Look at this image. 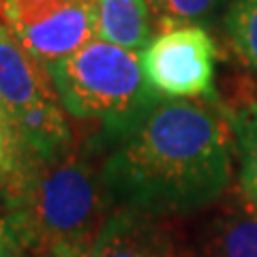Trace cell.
Instances as JSON below:
<instances>
[{
	"mask_svg": "<svg viewBox=\"0 0 257 257\" xmlns=\"http://www.w3.org/2000/svg\"><path fill=\"white\" fill-rule=\"evenodd\" d=\"M231 128L212 103L157 96L131 122L101 133L103 182L116 210L184 214L231 182Z\"/></svg>",
	"mask_w": 257,
	"mask_h": 257,
	"instance_id": "obj_1",
	"label": "cell"
},
{
	"mask_svg": "<svg viewBox=\"0 0 257 257\" xmlns=\"http://www.w3.org/2000/svg\"><path fill=\"white\" fill-rule=\"evenodd\" d=\"M92 150L71 144L37 157L9 144L0 165V195L22 251L56 257L92 242L116 212Z\"/></svg>",
	"mask_w": 257,
	"mask_h": 257,
	"instance_id": "obj_2",
	"label": "cell"
},
{
	"mask_svg": "<svg viewBox=\"0 0 257 257\" xmlns=\"http://www.w3.org/2000/svg\"><path fill=\"white\" fill-rule=\"evenodd\" d=\"M47 73L62 107L75 118L99 120L103 133L122 128L159 96L144 77L140 54L101 39L50 62Z\"/></svg>",
	"mask_w": 257,
	"mask_h": 257,
	"instance_id": "obj_3",
	"label": "cell"
},
{
	"mask_svg": "<svg viewBox=\"0 0 257 257\" xmlns=\"http://www.w3.org/2000/svg\"><path fill=\"white\" fill-rule=\"evenodd\" d=\"M216 43L204 26H165L140 52L148 86L165 99L214 101Z\"/></svg>",
	"mask_w": 257,
	"mask_h": 257,
	"instance_id": "obj_4",
	"label": "cell"
},
{
	"mask_svg": "<svg viewBox=\"0 0 257 257\" xmlns=\"http://www.w3.org/2000/svg\"><path fill=\"white\" fill-rule=\"evenodd\" d=\"M13 32L22 45L47 67L94 41L96 5L94 0H64L45 20Z\"/></svg>",
	"mask_w": 257,
	"mask_h": 257,
	"instance_id": "obj_5",
	"label": "cell"
},
{
	"mask_svg": "<svg viewBox=\"0 0 257 257\" xmlns=\"http://www.w3.org/2000/svg\"><path fill=\"white\" fill-rule=\"evenodd\" d=\"M159 216L116 210L88 246L56 257H178L174 238Z\"/></svg>",
	"mask_w": 257,
	"mask_h": 257,
	"instance_id": "obj_6",
	"label": "cell"
},
{
	"mask_svg": "<svg viewBox=\"0 0 257 257\" xmlns=\"http://www.w3.org/2000/svg\"><path fill=\"white\" fill-rule=\"evenodd\" d=\"M0 96L11 114L32 103L58 99L47 67L22 45L5 22H0Z\"/></svg>",
	"mask_w": 257,
	"mask_h": 257,
	"instance_id": "obj_7",
	"label": "cell"
},
{
	"mask_svg": "<svg viewBox=\"0 0 257 257\" xmlns=\"http://www.w3.org/2000/svg\"><path fill=\"white\" fill-rule=\"evenodd\" d=\"M9 144L37 157H50L69 148L73 138L62 103L47 99L13 111V140Z\"/></svg>",
	"mask_w": 257,
	"mask_h": 257,
	"instance_id": "obj_8",
	"label": "cell"
},
{
	"mask_svg": "<svg viewBox=\"0 0 257 257\" xmlns=\"http://www.w3.org/2000/svg\"><path fill=\"white\" fill-rule=\"evenodd\" d=\"M96 37L128 52H144L157 35V13L148 0H94Z\"/></svg>",
	"mask_w": 257,
	"mask_h": 257,
	"instance_id": "obj_9",
	"label": "cell"
},
{
	"mask_svg": "<svg viewBox=\"0 0 257 257\" xmlns=\"http://www.w3.org/2000/svg\"><path fill=\"white\" fill-rule=\"evenodd\" d=\"M199 257H257V210L244 199L206 227Z\"/></svg>",
	"mask_w": 257,
	"mask_h": 257,
	"instance_id": "obj_10",
	"label": "cell"
},
{
	"mask_svg": "<svg viewBox=\"0 0 257 257\" xmlns=\"http://www.w3.org/2000/svg\"><path fill=\"white\" fill-rule=\"evenodd\" d=\"M227 114L238 152L240 193L244 202L257 210V94L242 99Z\"/></svg>",
	"mask_w": 257,
	"mask_h": 257,
	"instance_id": "obj_11",
	"label": "cell"
},
{
	"mask_svg": "<svg viewBox=\"0 0 257 257\" xmlns=\"http://www.w3.org/2000/svg\"><path fill=\"white\" fill-rule=\"evenodd\" d=\"M223 30L236 58L257 73V0H231L225 9Z\"/></svg>",
	"mask_w": 257,
	"mask_h": 257,
	"instance_id": "obj_12",
	"label": "cell"
},
{
	"mask_svg": "<svg viewBox=\"0 0 257 257\" xmlns=\"http://www.w3.org/2000/svg\"><path fill=\"white\" fill-rule=\"evenodd\" d=\"M229 3L231 0H150L163 26H180V24L204 26Z\"/></svg>",
	"mask_w": 257,
	"mask_h": 257,
	"instance_id": "obj_13",
	"label": "cell"
},
{
	"mask_svg": "<svg viewBox=\"0 0 257 257\" xmlns=\"http://www.w3.org/2000/svg\"><path fill=\"white\" fill-rule=\"evenodd\" d=\"M62 3L64 0H7L0 11V18L11 30H18L45 20Z\"/></svg>",
	"mask_w": 257,
	"mask_h": 257,
	"instance_id": "obj_14",
	"label": "cell"
},
{
	"mask_svg": "<svg viewBox=\"0 0 257 257\" xmlns=\"http://www.w3.org/2000/svg\"><path fill=\"white\" fill-rule=\"evenodd\" d=\"M18 253H24L18 242V236L7 219H0V257H15Z\"/></svg>",
	"mask_w": 257,
	"mask_h": 257,
	"instance_id": "obj_15",
	"label": "cell"
},
{
	"mask_svg": "<svg viewBox=\"0 0 257 257\" xmlns=\"http://www.w3.org/2000/svg\"><path fill=\"white\" fill-rule=\"evenodd\" d=\"M0 126L5 128V133L9 135V140H13V114H11V109L5 105L3 96H0Z\"/></svg>",
	"mask_w": 257,
	"mask_h": 257,
	"instance_id": "obj_16",
	"label": "cell"
},
{
	"mask_svg": "<svg viewBox=\"0 0 257 257\" xmlns=\"http://www.w3.org/2000/svg\"><path fill=\"white\" fill-rule=\"evenodd\" d=\"M7 152H9V135L5 133V128L0 126V165L5 163Z\"/></svg>",
	"mask_w": 257,
	"mask_h": 257,
	"instance_id": "obj_17",
	"label": "cell"
},
{
	"mask_svg": "<svg viewBox=\"0 0 257 257\" xmlns=\"http://www.w3.org/2000/svg\"><path fill=\"white\" fill-rule=\"evenodd\" d=\"M5 3H7V0H0V11H3V7H5Z\"/></svg>",
	"mask_w": 257,
	"mask_h": 257,
	"instance_id": "obj_18",
	"label": "cell"
},
{
	"mask_svg": "<svg viewBox=\"0 0 257 257\" xmlns=\"http://www.w3.org/2000/svg\"><path fill=\"white\" fill-rule=\"evenodd\" d=\"M15 257H24V253H18V255H15Z\"/></svg>",
	"mask_w": 257,
	"mask_h": 257,
	"instance_id": "obj_19",
	"label": "cell"
}]
</instances>
